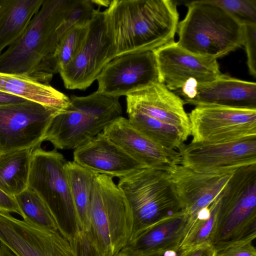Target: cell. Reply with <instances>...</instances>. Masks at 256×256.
Wrapping results in <instances>:
<instances>
[{"label": "cell", "mask_w": 256, "mask_h": 256, "mask_svg": "<svg viewBox=\"0 0 256 256\" xmlns=\"http://www.w3.org/2000/svg\"><path fill=\"white\" fill-rule=\"evenodd\" d=\"M74 0H44L20 36L0 54V72L49 84L58 72L54 54Z\"/></svg>", "instance_id": "6da1fadb"}, {"label": "cell", "mask_w": 256, "mask_h": 256, "mask_svg": "<svg viewBox=\"0 0 256 256\" xmlns=\"http://www.w3.org/2000/svg\"><path fill=\"white\" fill-rule=\"evenodd\" d=\"M116 57L154 50L172 42L179 16L171 0H113L105 10Z\"/></svg>", "instance_id": "7a4b0ae2"}, {"label": "cell", "mask_w": 256, "mask_h": 256, "mask_svg": "<svg viewBox=\"0 0 256 256\" xmlns=\"http://www.w3.org/2000/svg\"><path fill=\"white\" fill-rule=\"evenodd\" d=\"M178 22V44L194 54L215 59L243 45L244 27L210 0L190 2Z\"/></svg>", "instance_id": "3957f363"}, {"label": "cell", "mask_w": 256, "mask_h": 256, "mask_svg": "<svg viewBox=\"0 0 256 256\" xmlns=\"http://www.w3.org/2000/svg\"><path fill=\"white\" fill-rule=\"evenodd\" d=\"M118 186L131 217L128 243L152 225L185 211L169 172L142 168L119 178Z\"/></svg>", "instance_id": "277c9868"}, {"label": "cell", "mask_w": 256, "mask_h": 256, "mask_svg": "<svg viewBox=\"0 0 256 256\" xmlns=\"http://www.w3.org/2000/svg\"><path fill=\"white\" fill-rule=\"evenodd\" d=\"M70 104L52 118L44 141L56 149L75 150L102 132L121 116L118 98L104 95L97 90L86 96H72Z\"/></svg>", "instance_id": "5b68a950"}, {"label": "cell", "mask_w": 256, "mask_h": 256, "mask_svg": "<svg viewBox=\"0 0 256 256\" xmlns=\"http://www.w3.org/2000/svg\"><path fill=\"white\" fill-rule=\"evenodd\" d=\"M256 237V164L236 170L221 196L212 245L216 250Z\"/></svg>", "instance_id": "8992f818"}, {"label": "cell", "mask_w": 256, "mask_h": 256, "mask_svg": "<svg viewBox=\"0 0 256 256\" xmlns=\"http://www.w3.org/2000/svg\"><path fill=\"white\" fill-rule=\"evenodd\" d=\"M89 224L87 233L104 256H114L130 240V212L122 194L112 177L98 174L94 180Z\"/></svg>", "instance_id": "52a82bcc"}, {"label": "cell", "mask_w": 256, "mask_h": 256, "mask_svg": "<svg viewBox=\"0 0 256 256\" xmlns=\"http://www.w3.org/2000/svg\"><path fill=\"white\" fill-rule=\"evenodd\" d=\"M64 156L56 150H32L28 188L40 197L50 210L59 232L70 242L79 230L66 173Z\"/></svg>", "instance_id": "ba28073f"}, {"label": "cell", "mask_w": 256, "mask_h": 256, "mask_svg": "<svg viewBox=\"0 0 256 256\" xmlns=\"http://www.w3.org/2000/svg\"><path fill=\"white\" fill-rule=\"evenodd\" d=\"M116 57V48L106 10L95 9L81 48L59 72L64 86L68 90H86Z\"/></svg>", "instance_id": "9c48e42d"}, {"label": "cell", "mask_w": 256, "mask_h": 256, "mask_svg": "<svg viewBox=\"0 0 256 256\" xmlns=\"http://www.w3.org/2000/svg\"><path fill=\"white\" fill-rule=\"evenodd\" d=\"M188 116L192 142H226L256 136V108L200 104Z\"/></svg>", "instance_id": "30bf717a"}, {"label": "cell", "mask_w": 256, "mask_h": 256, "mask_svg": "<svg viewBox=\"0 0 256 256\" xmlns=\"http://www.w3.org/2000/svg\"><path fill=\"white\" fill-rule=\"evenodd\" d=\"M59 112L29 100L0 106V154L38 147Z\"/></svg>", "instance_id": "8fae6325"}, {"label": "cell", "mask_w": 256, "mask_h": 256, "mask_svg": "<svg viewBox=\"0 0 256 256\" xmlns=\"http://www.w3.org/2000/svg\"><path fill=\"white\" fill-rule=\"evenodd\" d=\"M180 164L193 170L214 172L256 164V136L220 142L182 144Z\"/></svg>", "instance_id": "7c38bea8"}, {"label": "cell", "mask_w": 256, "mask_h": 256, "mask_svg": "<svg viewBox=\"0 0 256 256\" xmlns=\"http://www.w3.org/2000/svg\"><path fill=\"white\" fill-rule=\"evenodd\" d=\"M153 52L159 82L172 92H178L190 82L212 81L222 74L216 59L190 53L174 40Z\"/></svg>", "instance_id": "4fadbf2b"}, {"label": "cell", "mask_w": 256, "mask_h": 256, "mask_svg": "<svg viewBox=\"0 0 256 256\" xmlns=\"http://www.w3.org/2000/svg\"><path fill=\"white\" fill-rule=\"evenodd\" d=\"M96 80L98 92L118 98L158 82L154 54L146 51L116 56L106 64Z\"/></svg>", "instance_id": "5bb4252c"}, {"label": "cell", "mask_w": 256, "mask_h": 256, "mask_svg": "<svg viewBox=\"0 0 256 256\" xmlns=\"http://www.w3.org/2000/svg\"><path fill=\"white\" fill-rule=\"evenodd\" d=\"M0 242L16 256H75L59 231L46 230L0 212Z\"/></svg>", "instance_id": "9a60e30c"}, {"label": "cell", "mask_w": 256, "mask_h": 256, "mask_svg": "<svg viewBox=\"0 0 256 256\" xmlns=\"http://www.w3.org/2000/svg\"><path fill=\"white\" fill-rule=\"evenodd\" d=\"M236 170L203 172L178 164L169 172L184 210L193 218L222 196Z\"/></svg>", "instance_id": "2e32d148"}, {"label": "cell", "mask_w": 256, "mask_h": 256, "mask_svg": "<svg viewBox=\"0 0 256 256\" xmlns=\"http://www.w3.org/2000/svg\"><path fill=\"white\" fill-rule=\"evenodd\" d=\"M102 133L146 167L170 172L180 164L178 151L166 149L155 144L122 116L109 124Z\"/></svg>", "instance_id": "e0dca14e"}, {"label": "cell", "mask_w": 256, "mask_h": 256, "mask_svg": "<svg viewBox=\"0 0 256 256\" xmlns=\"http://www.w3.org/2000/svg\"><path fill=\"white\" fill-rule=\"evenodd\" d=\"M176 93L184 103L256 108V84L222 74L202 84L190 82Z\"/></svg>", "instance_id": "ac0fdd59"}, {"label": "cell", "mask_w": 256, "mask_h": 256, "mask_svg": "<svg viewBox=\"0 0 256 256\" xmlns=\"http://www.w3.org/2000/svg\"><path fill=\"white\" fill-rule=\"evenodd\" d=\"M126 112H140L173 126L190 136V126L184 102L160 82L127 95Z\"/></svg>", "instance_id": "d6986e66"}, {"label": "cell", "mask_w": 256, "mask_h": 256, "mask_svg": "<svg viewBox=\"0 0 256 256\" xmlns=\"http://www.w3.org/2000/svg\"><path fill=\"white\" fill-rule=\"evenodd\" d=\"M74 161L98 174L120 178L146 167L102 132L74 150Z\"/></svg>", "instance_id": "ffe728a7"}, {"label": "cell", "mask_w": 256, "mask_h": 256, "mask_svg": "<svg viewBox=\"0 0 256 256\" xmlns=\"http://www.w3.org/2000/svg\"><path fill=\"white\" fill-rule=\"evenodd\" d=\"M192 220L186 211L166 218L142 231L125 246L146 252L179 250Z\"/></svg>", "instance_id": "44dd1931"}, {"label": "cell", "mask_w": 256, "mask_h": 256, "mask_svg": "<svg viewBox=\"0 0 256 256\" xmlns=\"http://www.w3.org/2000/svg\"><path fill=\"white\" fill-rule=\"evenodd\" d=\"M0 91L34 101L59 112L70 104V98L50 84L27 76L0 72Z\"/></svg>", "instance_id": "7402d4cb"}, {"label": "cell", "mask_w": 256, "mask_h": 256, "mask_svg": "<svg viewBox=\"0 0 256 256\" xmlns=\"http://www.w3.org/2000/svg\"><path fill=\"white\" fill-rule=\"evenodd\" d=\"M44 0H0V54L22 34Z\"/></svg>", "instance_id": "603a6c76"}, {"label": "cell", "mask_w": 256, "mask_h": 256, "mask_svg": "<svg viewBox=\"0 0 256 256\" xmlns=\"http://www.w3.org/2000/svg\"><path fill=\"white\" fill-rule=\"evenodd\" d=\"M64 169L74 206L79 230H89V214L92 186L98 174L74 161L66 162Z\"/></svg>", "instance_id": "cb8c5ba5"}, {"label": "cell", "mask_w": 256, "mask_h": 256, "mask_svg": "<svg viewBox=\"0 0 256 256\" xmlns=\"http://www.w3.org/2000/svg\"><path fill=\"white\" fill-rule=\"evenodd\" d=\"M32 148L0 154V189L14 197L28 188Z\"/></svg>", "instance_id": "d4e9b609"}, {"label": "cell", "mask_w": 256, "mask_h": 256, "mask_svg": "<svg viewBox=\"0 0 256 256\" xmlns=\"http://www.w3.org/2000/svg\"><path fill=\"white\" fill-rule=\"evenodd\" d=\"M130 124L152 142L166 149L178 150L188 138L183 131L146 114L128 113Z\"/></svg>", "instance_id": "484cf974"}, {"label": "cell", "mask_w": 256, "mask_h": 256, "mask_svg": "<svg viewBox=\"0 0 256 256\" xmlns=\"http://www.w3.org/2000/svg\"><path fill=\"white\" fill-rule=\"evenodd\" d=\"M220 197L192 218L191 224L180 246V250L202 244H212Z\"/></svg>", "instance_id": "4316f807"}, {"label": "cell", "mask_w": 256, "mask_h": 256, "mask_svg": "<svg viewBox=\"0 0 256 256\" xmlns=\"http://www.w3.org/2000/svg\"><path fill=\"white\" fill-rule=\"evenodd\" d=\"M14 198L24 220L39 228L58 231L50 210L36 192L28 188Z\"/></svg>", "instance_id": "83f0119b"}, {"label": "cell", "mask_w": 256, "mask_h": 256, "mask_svg": "<svg viewBox=\"0 0 256 256\" xmlns=\"http://www.w3.org/2000/svg\"><path fill=\"white\" fill-rule=\"evenodd\" d=\"M90 22L73 26L60 39L54 54L58 73L80 50L88 33Z\"/></svg>", "instance_id": "f1b7e54d"}, {"label": "cell", "mask_w": 256, "mask_h": 256, "mask_svg": "<svg viewBox=\"0 0 256 256\" xmlns=\"http://www.w3.org/2000/svg\"><path fill=\"white\" fill-rule=\"evenodd\" d=\"M243 26L256 24V0H210Z\"/></svg>", "instance_id": "f546056e"}, {"label": "cell", "mask_w": 256, "mask_h": 256, "mask_svg": "<svg viewBox=\"0 0 256 256\" xmlns=\"http://www.w3.org/2000/svg\"><path fill=\"white\" fill-rule=\"evenodd\" d=\"M92 0H74L60 28L62 36L70 27L88 22L95 10Z\"/></svg>", "instance_id": "4dcf8cb0"}, {"label": "cell", "mask_w": 256, "mask_h": 256, "mask_svg": "<svg viewBox=\"0 0 256 256\" xmlns=\"http://www.w3.org/2000/svg\"><path fill=\"white\" fill-rule=\"evenodd\" d=\"M75 256H104L88 234L78 230L70 242Z\"/></svg>", "instance_id": "1f68e13d"}, {"label": "cell", "mask_w": 256, "mask_h": 256, "mask_svg": "<svg viewBox=\"0 0 256 256\" xmlns=\"http://www.w3.org/2000/svg\"><path fill=\"white\" fill-rule=\"evenodd\" d=\"M244 38L243 45L244 46L247 64L250 74L256 77V24L244 26Z\"/></svg>", "instance_id": "d6a6232c"}, {"label": "cell", "mask_w": 256, "mask_h": 256, "mask_svg": "<svg viewBox=\"0 0 256 256\" xmlns=\"http://www.w3.org/2000/svg\"><path fill=\"white\" fill-rule=\"evenodd\" d=\"M252 241L246 240L232 243L216 250V256H256Z\"/></svg>", "instance_id": "836d02e7"}, {"label": "cell", "mask_w": 256, "mask_h": 256, "mask_svg": "<svg viewBox=\"0 0 256 256\" xmlns=\"http://www.w3.org/2000/svg\"><path fill=\"white\" fill-rule=\"evenodd\" d=\"M216 250L212 244H204L180 250L178 256H216Z\"/></svg>", "instance_id": "e575fe53"}, {"label": "cell", "mask_w": 256, "mask_h": 256, "mask_svg": "<svg viewBox=\"0 0 256 256\" xmlns=\"http://www.w3.org/2000/svg\"><path fill=\"white\" fill-rule=\"evenodd\" d=\"M180 250H168L156 252H146L124 247L114 256H178Z\"/></svg>", "instance_id": "d590c367"}, {"label": "cell", "mask_w": 256, "mask_h": 256, "mask_svg": "<svg viewBox=\"0 0 256 256\" xmlns=\"http://www.w3.org/2000/svg\"><path fill=\"white\" fill-rule=\"evenodd\" d=\"M0 212L8 214L14 212L22 215L14 198L7 194L0 189Z\"/></svg>", "instance_id": "8d00e7d4"}, {"label": "cell", "mask_w": 256, "mask_h": 256, "mask_svg": "<svg viewBox=\"0 0 256 256\" xmlns=\"http://www.w3.org/2000/svg\"><path fill=\"white\" fill-rule=\"evenodd\" d=\"M26 100L14 95L0 91V106L22 102Z\"/></svg>", "instance_id": "74e56055"}, {"label": "cell", "mask_w": 256, "mask_h": 256, "mask_svg": "<svg viewBox=\"0 0 256 256\" xmlns=\"http://www.w3.org/2000/svg\"><path fill=\"white\" fill-rule=\"evenodd\" d=\"M0 256H16L6 246L0 243Z\"/></svg>", "instance_id": "f35d334b"}, {"label": "cell", "mask_w": 256, "mask_h": 256, "mask_svg": "<svg viewBox=\"0 0 256 256\" xmlns=\"http://www.w3.org/2000/svg\"><path fill=\"white\" fill-rule=\"evenodd\" d=\"M111 0H92V2L94 4L98 5L99 6H104L108 7L110 4Z\"/></svg>", "instance_id": "ab89813d"}]
</instances>
